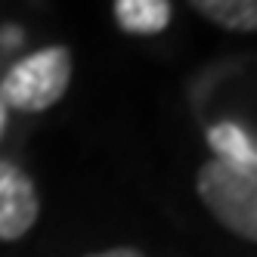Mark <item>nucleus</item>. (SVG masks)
I'll use <instances>...</instances> for the list:
<instances>
[{
  "instance_id": "nucleus-3",
  "label": "nucleus",
  "mask_w": 257,
  "mask_h": 257,
  "mask_svg": "<svg viewBox=\"0 0 257 257\" xmlns=\"http://www.w3.org/2000/svg\"><path fill=\"white\" fill-rule=\"evenodd\" d=\"M38 214L41 201L31 177L13 161L0 158V242L22 238L38 223Z\"/></svg>"
},
{
  "instance_id": "nucleus-5",
  "label": "nucleus",
  "mask_w": 257,
  "mask_h": 257,
  "mask_svg": "<svg viewBox=\"0 0 257 257\" xmlns=\"http://www.w3.org/2000/svg\"><path fill=\"white\" fill-rule=\"evenodd\" d=\"M208 143L214 149V158L257 174V146L251 143V137L232 121H220L208 131Z\"/></svg>"
},
{
  "instance_id": "nucleus-7",
  "label": "nucleus",
  "mask_w": 257,
  "mask_h": 257,
  "mask_svg": "<svg viewBox=\"0 0 257 257\" xmlns=\"http://www.w3.org/2000/svg\"><path fill=\"white\" fill-rule=\"evenodd\" d=\"M87 257H143L134 248H108V251H96V254H87Z\"/></svg>"
},
{
  "instance_id": "nucleus-1",
  "label": "nucleus",
  "mask_w": 257,
  "mask_h": 257,
  "mask_svg": "<svg viewBox=\"0 0 257 257\" xmlns=\"http://www.w3.org/2000/svg\"><path fill=\"white\" fill-rule=\"evenodd\" d=\"M195 192L220 226L257 242V174L211 158L195 174Z\"/></svg>"
},
{
  "instance_id": "nucleus-2",
  "label": "nucleus",
  "mask_w": 257,
  "mask_h": 257,
  "mask_svg": "<svg viewBox=\"0 0 257 257\" xmlns=\"http://www.w3.org/2000/svg\"><path fill=\"white\" fill-rule=\"evenodd\" d=\"M71 84V53L68 47H44L10 65L0 81V99L7 108L44 112L56 105Z\"/></svg>"
},
{
  "instance_id": "nucleus-4",
  "label": "nucleus",
  "mask_w": 257,
  "mask_h": 257,
  "mask_svg": "<svg viewBox=\"0 0 257 257\" xmlns=\"http://www.w3.org/2000/svg\"><path fill=\"white\" fill-rule=\"evenodd\" d=\"M115 22L127 34H158L171 22V0H115Z\"/></svg>"
},
{
  "instance_id": "nucleus-9",
  "label": "nucleus",
  "mask_w": 257,
  "mask_h": 257,
  "mask_svg": "<svg viewBox=\"0 0 257 257\" xmlns=\"http://www.w3.org/2000/svg\"><path fill=\"white\" fill-rule=\"evenodd\" d=\"M7 121H10V115H7V105H4V99H0V137H4V131H7Z\"/></svg>"
},
{
  "instance_id": "nucleus-8",
  "label": "nucleus",
  "mask_w": 257,
  "mask_h": 257,
  "mask_svg": "<svg viewBox=\"0 0 257 257\" xmlns=\"http://www.w3.org/2000/svg\"><path fill=\"white\" fill-rule=\"evenodd\" d=\"M19 41H22V34L16 31V28H7V31H0V44H4V47H16Z\"/></svg>"
},
{
  "instance_id": "nucleus-6",
  "label": "nucleus",
  "mask_w": 257,
  "mask_h": 257,
  "mask_svg": "<svg viewBox=\"0 0 257 257\" xmlns=\"http://www.w3.org/2000/svg\"><path fill=\"white\" fill-rule=\"evenodd\" d=\"M198 16L226 31H257V0H189Z\"/></svg>"
}]
</instances>
